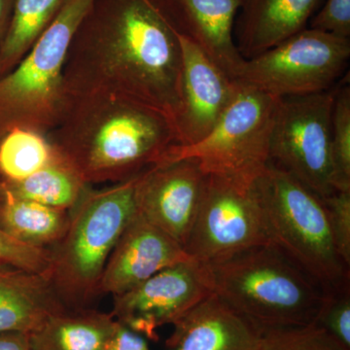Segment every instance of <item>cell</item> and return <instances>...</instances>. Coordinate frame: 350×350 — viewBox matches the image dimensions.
<instances>
[{"label":"cell","instance_id":"83f0119b","mask_svg":"<svg viewBox=\"0 0 350 350\" xmlns=\"http://www.w3.org/2000/svg\"><path fill=\"white\" fill-rule=\"evenodd\" d=\"M0 261L47 275L50 266L49 248L27 245L0 229Z\"/></svg>","mask_w":350,"mask_h":350},{"label":"cell","instance_id":"e0dca14e","mask_svg":"<svg viewBox=\"0 0 350 350\" xmlns=\"http://www.w3.org/2000/svg\"><path fill=\"white\" fill-rule=\"evenodd\" d=\"M323 0H243L236 20L237 47L243 59L262 54L306 29Z\"/></svg>","mask_w":350,"mask_h":350},{"label":"cell","instance_id":"d4e9b609","mask_svg":"<svg viewBox=\"0 0 350 350\" xmlns=\"http://www.w3.org/2000/svg\"><path fill=\"white\" fill-rule=\"evenodd\" d=\"M332 144L340 191L350 190V87L336 89L332 113Z\"/></svg>","mask_w":350,"mask_h":350},{"label":"cell","instance_id":"2e32d148","mask_svg":"<svg viewBox=\"0 0 350 350\" xmlns=\"http://www.w3.org/2000/svg\"><path fill=\"white\" fill-rule=\"evenodd\" d=\"M172 325L165 350H255L262 334L214 293Z\"/></svg>","mask_w":350,"mask_h":350},{"label":"cell","instance_id":"603a6c76","mask_svg":"<svg viewBox=\"0 0 350 350\" xmlns=\"http://www.w3.org/2000/svg\"><path fill=\"white\" fill-rule=\"evenodd\" d=\"M59 159L49 142L36 131L13 128L0 140V177L4 186L24 180Z\"/></svg>","mask_w":350,"mask_h":350},{"label":"cell","instance_id":"1f68e13d","mask_svg":"<svg viewBox=\"0 0 350 350\" xmlns=\"http://www.w3.org/2000/svg\"><path fill=\"white\" fill-rule=\"evenodd\" d=\"M14 2L15 0H0V41L3 38L8 27Z\"/></svg>","mask_w":350,"mask_h":350},{"label":"cell","instance_id":"7402d4cb","mask_svg":"<svg viewBox=\"0 0 350 350\" xmlns=\"http://www.w3.org/2000/svg\"><path fill=\"white\" fill-rule=\"evenodd\" d=\"M87 186L77 172L61 158L24 180L7 183L4 187L23 199L70 211Z\"/></svg>","mask_w":350,"mask_h":350},{"label":"cell","instance_id":"cb8c5ba5","mask_svg":"<svg viewBox=\"0 0 350 350\" xmlns=\"http://www.w3.org/2000/svg\"><path fill=\"white\" fill-rule=\"evenodd\" d=\"M255 350H350L317 323L262 331Z\"/></svg>","mask_w":350,"mask_h":350},{"label":"cell","instance_id":"277c9868","mask_svg":"<svg viewBox=\"0 0 350 350\" xmlns=\"http://www.w3.org/2000/svg\"><path fill=\"white\" fill-rule=\"evenodd\" d=\"M138 176L101 190L87 186L69 211L68 229L49 250L47 271L66 306L84 308L98 294L108 258L137 213Z\"/></svg>","mask_w":350,"mask_h":350},{"label":"cell","instance_id":"9c48e42d","mask_svg":"<svg viewBox=\"0 0 350 350\" xmlns=\"http://www.w3.org/2000/svg\"><path fill=\"white\" fill-rule=\"evenodd\" d=\"M350 57V39L305 29L251 59L238 80L275 98L333 89Z\"/></svg>","mask_w":350,"mask_h":350},{"label":"cell","instance_id":"ba28073f","mask_svg":"<svg viewBox=\"0 0 350 350\" xmlns=\"http://www.w3.org/2000/svg\"><path fill=\"white\" fill-rule=\"evenodd\" d=\"M336 89L280 98L269 146V163L321 199L340 191L332 144Z\"/></svg>","mask_w":350,"mask_h":350},{"label":"cell","instance_id":"6da1fadb","mask_svg":"<svg viewBox=\"0 0 350 350\" xmlns=\"http://www.w3.org/2000/svg\"><path fill=\"white\" fill-rule=\"evenodd\" d=\"M182 73L177 29L157 0H94L69 47L64 98L118 94L157 108L175 122Z\"/></svg>","mask_w":350,"mask_h":350},{"label":"cell","instance_id":"3957f363","mask_svg":"<svg viewBox=\"0 0 350 350\" xmlns=\"http://www.w3.org/2000/svg\"><path fill=\"white\" fill-rule=\"evenodd\" d=\"M211 268L214 294L262 331L317 321L323 290L273 244Z\"/></svg>","mask_w":350,"mask_h":350},{"label":"cell","instance_id":"7a4b0ae2","mask_svg":"<svg viewBox=\"0 0 350 350\" xmlns=\"http://www.w3.org/2000/svg\"><path fill=\"white\" fill-rule=\"evenodd\" d=\"M44 137L89 186L130 180L180 145L169 115L107 93L64 96L56 123Z\"/></svg>","mask_w":350,"mask_h":350},{"label":"cell","instance_id":"4fadbf2b","mask_svg":"<svg viewBox=\"0 0 350 350\" xmlns=\"http://www.w3.org/2000/svg\"><path fill=\"white\" fill-rule=\"evenodd\" d=\"M183 54L181 105L175 119L180 146L211 133L231 103L238 80L232 79L199 46L177 31Z\"/></svg>","mask_w":350,"mask_h":350},{"label":"cell","instance_id":"9a60e30c","mask_svg":"<svg viewBox=\"0 0 350 350\" xmlns=\"http://www.w3.org/2000/svg\"><path fill=\"white\" fill-rule=\"evenodd\" d=\"M177 31L187 36L216 66L238 80L245 61L237 47L234 25L243 0H157Z\"/></svg>","mask_w":350,"mask_h":350},{"label":"cell","instance_id":"d6986e66","mask_svg":"<svg viewBox=\"0 0 350 350\" xmlns=\"http://www.w3.org/2000/svg\"><path fill=\"white\" fill-rule=\"evenodd\" d=\"M115 319L111 313L64 308L29 332L31 350H105Z\"/></svg>","mask_w":350,"mask_h":350},{"label":"cell","instance_id":"4dcf8cb0","mask_svg":"<svg viewBox=\"0 0 350 350\" xmlns=\"http://www.w3.org/2000/svg\"><path fill=\"white\" fill-rule=\"evenodd\" d=\"M0 350H31L29 333H24V332L0 333Z\"/></svg>","mask_w":350,"mask_h":350},{"label":"cell","instance_id":"484cf974","mask_svg":"<svg viewBox=\"0 0 350 350\" xmlns=\"http://www.w3.org/2000/svg\"><path fill=\"white\" fill-rule=\"evenodd\" d=\"M349 285L324 292V300L315 323L330 334L340 345L350 349Z\"/></svg>","mask_w":350,"mask_h":350},{"label":"cell","instance_id":"30bf717a","mask_svg":"<svg viewBox=\"0 0 350 350\" xmlns=\"http://www.w3.org/2000/svg\"><path fill=\"white\" fill-rule=\"evenodd\" d=\"M271 243L252 186L207 174L199 213L184 250L213 267Z\"/></svg>","mask_w":350,"mask_h":350},{"label":"cell","instance_id":"7c38bea8","mask_svg":"<svg viewBox=\"0 0 350 350\" xmlns=\"http://www.w3.org/2000/svg\"><path fill=\"white\" fill-rule=\"evenodd\" d=\"M207 174L195 158L160 163L138 176L137 213L182 246L197 218Z\"/></svg>","mask_w":350,"mask_h":350},{"label":"cell","instance_id":"8992f818","mask_svg":"<svg viewBox=\"0 0 350 350\" xmlns=\"http://www.w3.org/2000/svg\"><path fill=\"white\" fill-rule=\"evenodd\" d=\"M94 0H66L52 24L13 70L0 79L4 131L46 135L64 103L63 72L71 41Z\"/></svg>","mask_w":350,"mask_h":350},{"label":"cell","instance_id":"52a82bcc","mask_svg":"<svg viewBox=\"0 0 350 350\" xmlns=\"http://www.w3.org/2000/svg\"><path fill=\"white\" fill-rule=\"evenodd\" d=\"M280 98L239 81L231 103L204 139L175 146L163 163L195 158L209 175L252 186L269 163Z\"/></svg>","mask_w":350,"mask_h":350},{"label":"cell","instance_id":"f546056e","mask_svg":"<svg viewBox=\"0 0 350 350\" xmlns=\"http://www.w3.org/2000/svg\"><path fill=\"white\" fill-rule=\"evenodd\" d=\"M105 350H151L146 338L115 319L114 328Z\"/></svg>","mask_w":350,"mask_h":350},{"label":"cell","instance_id":"ac0fdd59","mask_svg":"<svg viewBox=\"0 0 350 350\" xmlns=\"http://www.w3.org/2000/svg\"><path fill=\"white\" fill-rule=\"evenodd\" d=\"M64 308L47 275L0 261V333H29Z\"/></svg>","mask_w":350,"mask_h":350},{"label":"cell","instance_id":"f1b7e54d","mask_svg":"<svg viewBox=\"0 0 350 350\" xmlns=\"http://www.w3.org/2000/svg\"><path fill=\"white\" fill-rule=\"evenodd\" d=\"M310 29L350 38V0H326L310 19Z\"/></svg>","mask_w":350,"mask_h":350},{"label":"cell","instance_id":"4316f807","mask_svg":"<svg viewBox=\"0 0 350 350\" xmlns=\"http://www.w3.org/2000/svg\"><path fill=\"white\" fill-rule=\"evenodd\" d=\"M325 204L334 245L342 262L350 267V190L321 199Z\"/></svg>","mask_w":350,"mask_h":350},{"label":"cell","instance_id":"44dd1931","mask_svg":"<svg viewBox=\"0 0 350 350\" xmlns=\"http://www.w3.org/2000/svg\"><path fill=\"white\" fill-rule=\"evenodd\" d=\"M66 0H15L0 41V73L10 72L52 24Z\"/></svg>","mask_w":350,"mask_h":350},{"label":"cell","instance_id":"5b68a950","mask_svg":"<svg viewBox=\"0 0 350 350\" xmlns=\"http://www.w3.org/2000/svg\"><path fill=\"white\" fill-rule=\"evenodd\" d=\"M252 188L273 245L324 292L349 285V268L336 251L321 198L269 163Z\"/></svg>","mask_w":350,"mask_h":350},{"label":"cell","instance_id":"8fae6325","mask_svg":"<svg viewBox=\"0 0 350 350\" xmlns=\"http://www.w3.org/2000/svg\"><path fill=\"white\" fill-rule=\"evenodd\" d=\"M213 293L211 266L191 257L114 297L111 315L131 330L156 342L160 327L174 324Z\"/></svg>","mask_w":350,"mask_h":350},{"label":"cell","instance_id":"ffe728a7","mask_svg":"<svg viewBox=\"0 0 350 350\" xmlns=\"http://www.w3.org/2000/svg\"><path fill=\"white\" fill-rule=\"evenodd\" d=\"M69 211L13 195L0 197V229L20 243L38 248L54 245L68 229Z\"/></svg>","mask_w":350,"mask_h":350},{"label":"cell","instance_id":"5bb4252c","mask_svg":"<svg viewBox=\"0 0 350 350\" xmlns=\"http://www.w3.org/2000/svg\"><path fill=\"white\" fill-rule=\"evenodd\" d=\"M190 258L181 244L137 211L108 258L98 294L119 296Z\"/></svg>","mask_w":350,"mask_h":350}]
</instances>
